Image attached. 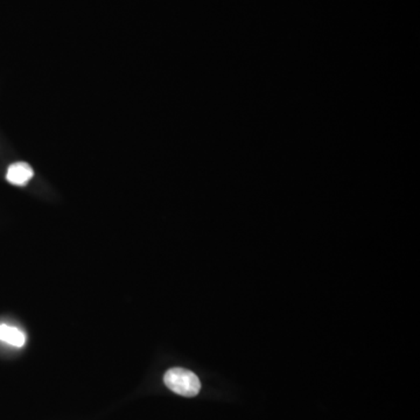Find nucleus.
<instances>
[{
    "label": "nucleus",
    "instance_id": "1",
    "mask_svg": "<svg viewBox=\"0 0 420 420\" xmlns=\"http://www.w3.org/2000/svg\"><path fill=\"white\" fill-rule=\"evenodd\" d=\"M164 382L171 391L180 396H197L201 390L200 379L187 369H169L164 376Z\"/></svg>",
    "mask_w": 420,
    "mask_h": 420
},
{
    "label": "nucleus",
    "instance_id": "2",
    "mask_svg": "<svg viewBox=\"0 0 420 420\" xmlns=\"http://www.w3.org/2000/svg\"><path fill=\"white\" fill-rule=\"evenodd\" d=\"M33 176V169L27 162H15L7 169L6 179L15 186H25L31 181Z\"/></svg>",
    "mask_w": 420,
    "mask_h": 420
},
{
    "label": "nucleus",
    "instance_id": "3",
    "mask_svg": "<svg viewBox=\"0 0 420 420\" xmlns=\"http://www.w3.org/2000/svg\"><path fill=\"white\" fill-rule=\"evenodd\" d=\"M0 341L20 348L26 342V335L19 328L8 324H0Z\"/></svg>",
    "mask_w": 420,
    "mask_h": 420
}]
</instances>
